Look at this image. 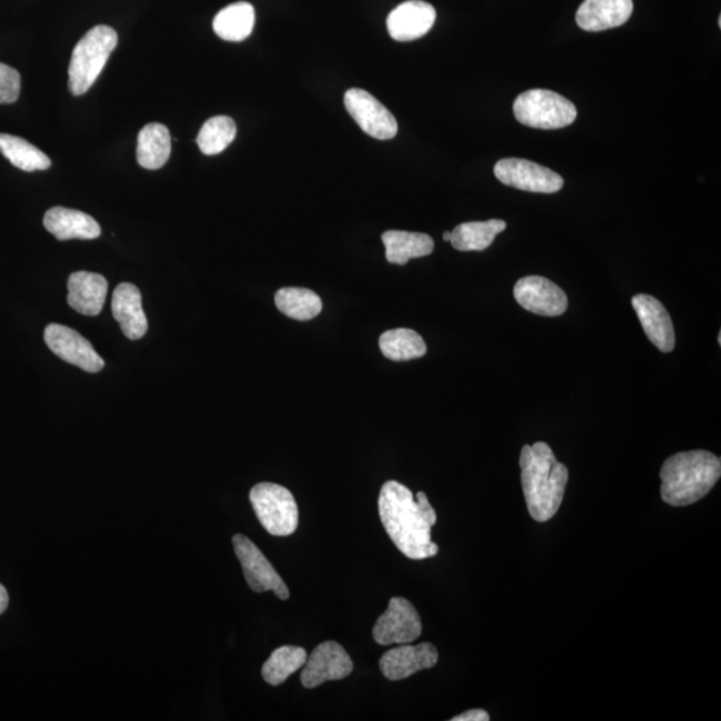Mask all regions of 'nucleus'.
Segmentation results:
<instances>
[{"instance_id":"nucleus-1","label":"nucleus","mask_w":721,"mask_h":721,"mask_svg":"<svg viewBox=\"0 0 721 721\" xmlns=\"http://www.w3.org/2000/svg\"><path fill=\"white\" fill-rule=\"evenodd\" d=\"M379 511L390 540L408 559L423 560L439 553V545L432 541L438 513L425 492L414 498L405 485L388 481L381 488Z\"/></svg>"},{"instance_id":"nucleus-2","label":"nucleus","mask_w":721,"mask_h":721,"mask_svg":"<svg viewBox=\"0 0 721 721\" xmlns=\"http://www.w3.org/2000/svg\"><path fill=\"white\" fill-rule=\"evenodd\" d=\"M521 485L529 514L534 521L554 518L564 500L569 472L547 442L524 445L520 455Z\"/></svg>"},{"instance_id":"nucleus-3","label":"nucleus","mask_w":721,"mask_h":721,"mask_svg":"<svg viewBox=\"0 0 721 721\" xmlns=\"http://www.w3.org/2000/svg\"><path fill=\"white\" fill-rule=\"evenodd\" d=\"M721 475V460L708 451L671 455L661 467V499L668 505L688 507L704 499Z\"/></svg>"},{"instance_id":"nucleus-4","label":"nucleus","mask_w":721,"mask_h":721,"mask_svg":"<svg viewBox=\"0 0 721 721\" xmlns=\"http://www.w3.org/2000/svg\"><path fill=\"white\" fill-rule=\"evenodd\" d=\"M117 44V31L104 24L96 26L81 38L72 51L69 66V89L72 96H83L91 89Z\"/></svg>"},{"instance_id":"nucleus-5","label":"nucleus","mask_w":721,"mask_h":721,"mask_svg":"<svg viewBox=\"0 0 721 721\" xmlns=\"http://www.w3.org/2000/svg\"><path fill=\"white\" fill-rule=\"evenodd\" d=\"M515 119L528 128L558 130L572 124L578 109L569 99L551 90L522 92L513 103Z\"/></svg>"},{"instance_id":"nucleus-6","label":"nucleus","mask_w":721,"mask_h":721,"mask_svg":"<svg viewBox=\"0 0 721 721\" xmlns=\"http://www.w3.org/2000/svg\"><path fill=\"white\" fill-rule=\"evenodd\" d=\"M250 502L261 525L270 534L284 538L299 528V505L289 489L261 482L250 491Z\"/></svg>"},{"instance_id":"nucleus-7","label":"nucleus","mask_w":721,"mask_h":721,"mask_svg":"<svg viewBox=\"0 0 721 721\" xmlns=\"http://www.w3.org/2000/svg\"><path fill=\"white\" fill-rule=\"evenodd\" d=\"M234 552L241 562L242 571L250 590L257 593L273 592L280 600L290 598L289 588L281 575L253 541L243 534L233 538Z\"/></svg>"},{"instance_id":"nucleus-8","label":"nucleus","mask_w":721,"mask_h":721,"mask_svg":"<svg viewBox=\"0 0 721 721\" xmlns=\"http://www.w3.org/2000/svg\"><path fill=\"white\" fill-rule=\"evenodd\" d=\"M494 176L507 187L531 193L553 194L564 187L562 177L551 169L519 158H505L495 163Z\"/></svg>"},{"instance_id":"nucleus-9","label":"nucleus","mask_w":721,"mask_h":721,"mask_svg":"<svg viewBox=\"0 0 721 721\" xmlns=\"http://www.w3.org/2000/svg\"><path fill=\"white\" fill-rule=\"evenodd\" d=\"M422 633L419 612L409 600L392 598L385 613L375 621L373 638L377 644H410Z\"/></svg>"},{"instance_id":"nucleus-10","label":"nucleus","mask_w":721,"mask_h":721,"mask_svg":"<svg viewBox=\"0 0 721 721\" xmlns=\"http://www.w3.org/2000/svg\"><path fill=\"white\" fill-rule=\"evenodd\" d=\"M343 103H346L350 117L368 136L380 139V141H388L397 136L399 124H397L392 112L368 91L350 89L343 97Z\"/></svg>"},{"instance_id":"nucleus-11","label":"nucleus","mask_w":721,"mask_h":721,"mask_svg":"<svg viewBox=\"0 0 721 721\" xmlns=\"http://www.w3.org/2000/svg\"><path fill=\"white\" fill-rule=\"evenodd\" d=\"M44 342L59 359L81 368L84 372L98 373L104 368L102 357L96 352L90 341L74 329L50 323L44 329Z\"/></svg>"},{"instance_id":"nucleus-12","label":"nucleus","mask_w":721,"mask_h":721,"mask_svg":"<svg viewBox=\"0 0 721 721\" xmlns=\"http://www.w3.org/2000/svg\"><path fill=\"white\" fill-rule=\"evenodd\" d=\"M354 670L349 653L337 641H323L310 653L301 673V683L306 688H316L326 681L342 680Z\"/></svg>"},{"instance_id":"nucleus-13","label":"nucleus","mask_w":721,"mask_h":721,"mask_svg":"<svg viewBox=\"0 0 721 721\" xmlns=\"http://www.w3.org/2000/svg\"><path fill=\"white\" fill-rule=\"evenodd\" d=\"M513 294L520 307L538 316L558 317L568 309L564 290L545 277L521 278L514 284Z\"/></svg>"},{"instance_id":"nucleus-14","label":"nucleus","mask_w":721,"mask_h":721,"mask_svg":"<svg viewBox=\"0 0 721 721\" xmlns=\"http://www.w3.org/2000/svg\"><path fill=\"white\" fill-rule=\"evenodd\" d=\"M439 663V651L433 644H401L382 654L380 668L388 680L399 681L412 674L430 670Z\"/></svg>"},{"instance_id":"nucleus-15","label":"nucleus","mask_w":721,"mask_h":721,"mask_svg":"<svg viewBox=\"0 0 721 721\" xmlns=\"http://www.w3.org/2000/svg\"><path fill=\"white\" fill-rule=\"evenodd\" d=\"M435 17L432 4L408 0L390 12L387 21L389 36L399 42L415 41L432 30Z\"/></svg>"},{"instance_id":"nucleus-16","label":"nucleus","mask_w":721,"mask_h":721,"mask_svg":"<svg viewBox=\"0 0 721 721\" xmlns=\"http://www.w3.org/2000/svg\"><path fill=\"white\" fill-rule=\"evenodd\" d=\"M634 312L641 327L654 347L660 352L671 353L677 346L673 322L663 303L648 294H637L632 299Z\"/></svg>"},{"instance_id":"nucleus-17","label":"nucleus","mask_w":721,"mask_h":721,"mask_svg":"<svg viewBox=\"0 0 721 721\" xmlns=\"http://www.w3.org/2000/svg\"><path fill=\"white\" fill-rule=\"evenodd\" d=\"M111 312L129 340H141L148 333V319L142 308V294L136 284H118L112 294Z\"/></svg>"},{"instance_id":"nucleus-18","label":"nucleus","mask_w":721,"mask_h":721,"mask_svg":"<svg viewBox=\"0 0 721 721\" xmlns=\"http://www.w3.org/2000/svg\"><path fill=\"white\" fill-rule=\"evenodd\" d=\"M633 12V0H585L575 12V23L591 32L623 26Z\"/></svg>"},{"instance_id":"nucleus-19","label":"nucleus","mask_w":721,"mask_h":721,"mask_svg":"<svg viewBox=\"0 0 721 721\" xmlns=\"http://www.w3.org/2000/svg\"><path fill=\"white\" fill-rule=\"evenodd\" d=\"M43 224L59 241L96 240L102 233L94 218L82 211L62 207L50 209L44 214Z\"/></svg>"},{"instance_id":"nucleus-20","label":"nucleus","mask_w":721,"mask_h":721,"mask_svg":"<svg viewBox=\"0 0 721 721\" xmlns=\"http://www.w3.org/2000/svg\"><path fill=\"white\" fill-rule=\"evenodd\" d=\"M70 308L88 317L102 312L109 284L101 274L89 271H77L69 277L68 282Z\"/></svg>"},{"instance_id":"nucleus-21","label":"nucleus","mask_w":721,"mask_h":721,"mask_svg":"<svg viewBox=\"0 0 721 721\" xmlns=\"http://www.w3.org/2000/svg\"><path fill=\"white\" fill-rule=\"evenodd\" d=\"M171 154V136L167 126L149 123L139 131L137 161L139 167L147 170H158L164 167Z\"/></svg>"},{"instance_id":"nucleus-22","label":"nucleus","mask_w":721,"mask_h":721,"mask_svg":"<svg viewBox=\"0 0 721 721\" xmlns=\"http://www.w3.org/2000/svg\"><path fill=\"white\" fill-rule=\"evenodd\" d=\"M385 244L387 261L394 264H407L412 258L427 257L433 253V238L423 233L389 230L382 234Z\"/></svg>"},{"instance_id":"nucleus-23","label":"nucleus","mask_w":721,"mask_h":721,"mask_svg":"<svg viewBox=\"0 0 721 721\" xmlns=\"http://www.w3.org/2000/svg\"><path fill=\"white\" fill-rule=\"evenodd\" d=\"M254 23L256 10L253 6L248 2H238L218 12L213 29L223 41L241 42L253 32Z\"/></svg>"},{"instance_id":"nucleus-24","label":"nucleus","mask_w":721,"mask_h":721,"mask_svg":"<svg viewBox=\"0 0 721 721\" xmlns=\"http://www.w3.org/2000/svg\"><path fill=\"white\" fill-rule=\"evenodd\" d=\"M505 229L507 222L502 220L461 223L451 231V243L460 251H482L491 247L494 238Z\"/></svg>"},{"instance_id":"nucleus-25","label":"nucleus","mask_w":721,"mask_h":721,"mask_svg":"<svg viewBox=\"0 0 721 721\" xmlns=\"http://www.w3.org/2000/svg\"><path fill=\"white\" fill-rule=\"evenodd\" d=\"M274 301L281 313L296 321H310L322 312L320 296L309 289H280L276 293Z\"/></svg>"},{"instance_id":"nucleus-26","label":"nucleus","mask_w":721,"mask_h":721,"mask_svg":"<svg viewBox=\"0 0 721 721\" xmlns=\"http://www.w3.org/2000/svg\"><path fill=\"white\" fill-rule=\"evenodd\" d=\"M380 349L387 359L410 361L421 359L428 352L422 337L412 329H392L380 337Z\"/></svg>"},{"instance_id":"nucleus-27","label":"nucleus","mask_w":721,"mask_h":721,"mask_svg":"<svg viewBox=\"0 0 721 721\" xmlns=\"http://www.w3.org/2000/svg\"><path fill=\"white\" fill-rule=\"evenodd\" d=\"M308 652L301 647L277 648L262 667V678L268 684L281 685L292 674L306 665Z\"/></svg>"},{"instance_id":"nucleus-28","label":"nucleus","mask_w":721,"mask_h":721,"mask_svg":"<svg viewBox=\"0 0 721 721\" xmlns=\"http://www.w3.org/2000/svg\"><path fill=\"white\" fill-rule=\"evenodd\" d=\"M0 153L14 164L16 168L23 171L48 170L51 167V161L43 151L39 150L26 141L10 134H0Z\"/></svg>"},{"instance_id":"nucleus-29","label":"nucleus","mask_w":721,"mask_h":721,"mask_svg":"<svg viewBox=\"0 0 721 721\" xmlns=\"http://www.w3.org/2000/svg\"><path fill=\"white\" fill-rule=\"evenodd\" d=\"M236 136L237 126L233 119L227 116L213 117L202 126L197 137L198 148L204 156H217L234 141Z\"/></svg>"},{"instance_id":"nucleus-30","label":"nucleus","mask_w":721,"mask_h":721,"mask_svg":"<svg viewBox=\"0 0 721 721\" xmlns=\"http://www.w3.org/2000/svg\"><path fill=\"white\" fill-rule=\"evenodd\" d=\"M21 94V74L10 66L0 63V104L17 102Z\"/></svg>"},{"instance_id":"nucleus-31","label":"nucleus","mask_w":721,"mask_h":721,"mask_svg":"<svg viewBox=\"0 0 721 721\" xmlns=\"http://www.w3.org/2000/svg\"><path fill=\"white\" fill-rule=\"evenodd\" d=\"M452 721H489L491 717L484 710H471L451 719Z\"/></svg>"},{"instance_id":"nucleus-32","label":"nucleus","mask_w":721,"mask_h":721,"mask_svg":"<svg viewBox=\"0 0 721 721\" xmlns=\"http://www.w3.org/2000/svg\"><path fill=\"white\" fill-rule=\"evenodd\" d=\"M9 607V593L6 588L0 584V614L4 613Z\"/></svg>"},{"instance_id":"nucleus-33","label":"nucleus","mask_w":721,"mask_h":721,"mask_svg":"<svg viewBox=\"0 0 721 721\" xmlns=\"http://www.w3.org/2000/svg\"><path fill=\"white\" fill-rule=\"evenodd\" d=\"M442 238H444V241L451 242V238H452L451 231H445V233H444V236H442Z\"/></svg>"}]
</instances>
